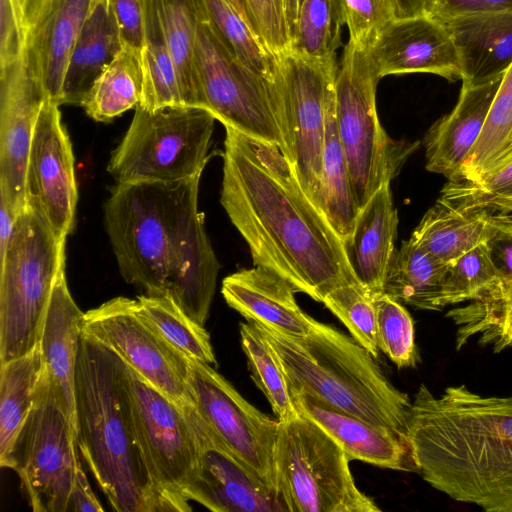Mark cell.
I'll use <instances>...</instances> for the list:
<instances>
[{"label": "cell", "instance_id": "11", "mask_svg": "<svg viewBox=\"0 0 512 512\" xmlns=\"http://www.w3.org/2000/svg\"><path fill=\"white\" fill-rule=\"evenodd\" d=\"M276 61L278 72L271 90L282 152L319 207L326 112L338 72L336 59L321 61L290 50Z\"/></svg>", "mask_w": 512, "mask_h": 512}, {"label": "cell", "instance_id": "13", "mask_svg": "<svg viewBox=\"0 0 512 512\" xmlns=\"http://www.w3.org/2000/svg\"><path fill=\"white\" fill-rule=\"evenodd\" d=\"M76 447L75 432L47 376L0 465L18 474L32 511L66 512L79 463Z\"/></svg>", "mask_w": 512, "mask_h": 512}, {"label": "cell", "instance_id": "44", "mask_svg": "<svg viewBox=\"0 0 512 512\" xmlns=\"http://www.w3.org/2000/svg\"><path fill=\"white\" fill-rule=\"evenodd\" d=\"M440 199L460 208L512 213V162L477 181L448 180Z\"/></svg>", "mask_w": 512, "mask_h": 512}, {"label": "cell", "instance_id": "2", "mask_svg": "<svg viewBox=\"0 0 512 512\" xmlns=\"http://www.w3.org/2000/svg\"><path fill=\"white\" fill-rule=\"evenodd\" d=\"M200 178L116 183L104 224L124 280L147 295H170L204 326L220 264L198 209Z\"/></svg>", "mask_w": 512, "mask_h": 512}, {"label": "cell", "instance_id": "29", "mask_svg": "<svg viewBox=\"0 0 512 512\" xmlns=\"http://www.w3.org/2000/svg\"><path fill=\"white\" fill-rule=\"evenodd\" d=\"M47 376L40 343L30 352L0 363V463L6 459Z\"/></svg>", "mask_w": 512, "mask_h": 512}, {"label": "cell", "instance_id": "45", "mask_svg": "<svg viewBox=\"0 0 512 512\" xmlns=\"http://www.w3.org/2000/svg\"><path fill=\"white\" fill-rule=\"evenodd\" d=\"M354 45L369 49L378 33L396 18V0H338Z\"/></svg>", "mask_w": 512, "mask_h": 512}, {"label": "cell", "instance_id": "49", "mask_svg": "<svg viewBox=\"0 0 512 512\" xmlns=\"http://www.w3.org/2000/svg\"><path fill=\"white\" fill-rule=\"evenodd\" d=\"M24 52L22 7L18 0H0V67Z\"/></svg>", "mask_w": 512, "mask_h": 512}, {"label": "cell", "instance_id": "52", "mask_svg": "<svg viewBox=\"0 0 512 512\" xmlns=\"http://www.w3.org/2000/svg\"><path fill=\"white\" fill-rule=\"evenodd\" d=\"M17 217L5 201L0 199V262L4 259L8 249Z\"/></svg>", "mask_w": 512, "mask_h": 512}, {"label": "cell", "instance_id": "54", "mask_svg": "<svg viewBox=\"0 0 512 512\" xmlns=\"http://www.w3.org/2000/svg\"><path fill=\"white\" fill-rule=\"evenodd\" d=\"M226 1L233 7V9L242 18V20L251 28V30L260 38V35L257 31L256 25H255V22L253 19V16L249 9L247 0H226Z\"/></svg>", "mask_w": 512, "mask_h": 512}, {"label": "cell", "instance_id": "18", "mask_svg": "<svg viewBox=\"0 0 512 512\" xmlns=\"http://www.w3.org/2000/svg\"><path fill=\"white\" fill-rule=\"evenodd\" d=\"M187 410L199 447L193 501L214 512H283L275 491L219 439L194 406Z\"/></svg>", "mask_w": 512, "mask_h": 512}, {"label": "cell", "instance_id": "30", "mask_svg": "<svg viewBox=\"0 0 512 512\" xmlns=\"http://www.w3.org/2000/svg\"><path fill=\"white\" fill-rule=\"evenodd\" d=\"M449 264L413 240L403 241L390 260L383 293L421 310H442L441 295Z\"/></svg>", "mask_w": 512, "mask_h": 512}, {"label": "cell", "instance_id": "24", "mask_svg": "<svg viewBox=\"0 0 512 512\" xmlns=\"http://www.w3.org/2000/svg\"><path fill=\"white\" fill-rule=\"evenodd\" d=\"M502 76L479 83H462L453 110L437 120L424 137L426 169L451 178L476 144L485 125Z\"/></svg>", "mask_w": 512, "mask_h": 512}, {"label": "cell", "instance_id": "7", "mask_svg": "<svg viewBox=\"0 0 512 512\" xmlns=\"http://www.w3.org/2000/svg\"><path fill=\"white\" fill-rule=\"evenodd\" d=\"M279 423L274 488L284 511H381L356 486L345 451L319 425L299 411Z\"/></svg>", "mask_w": 512, "mask_h": 512}, {"label": "cell", "instance_id": "17", "mask_svg": "<svg viewBox=\"0 0 512 512\" xmlns=\"http://www.w3.org/2000/svg\"><path fill=\"white\" fill-rule=\"evenodd\" d=\"M43 89L25 52L0 67V199L18 216L27 205L26 170Z\"/></svg>", "mask_w": 512, "mask_h": 512}, {"label": "cell", "instance_id": "15", "mask_svg": "<svg viewBox=\"0 0 512 512\" xmlns=\"http://www.w3.org/2000/svg\"><path fill=\"white\" fill-rule=\"evenodd\" d=\"M82 332L115 351L155 388L182 407L193 406L188 358L136 312L135 300L118 296L84 313Z\"/></svg>", "mask_w": 512, "mask_h": 512}, {"label": "cell", "instance_id": "20", "mask_svg": "<svg viewBox=\"0 0 512 512\" xmlns=\"http://www.w3.org/2000/svg\"><path fill=\"white\" fill-rule=\"evenodd\" d=\"M379 74L430 73L461 79L458 53L445 26L426 14L395 18L368 49Z\"/></svg>", "mask_w": 512, "mask_h": 512}, {"label": "cell", "instance_id": "40", "mask_svg": "<svg viewBox=\"0 0 512 512\" xmlns=\"http://www.w3.org/2000/svg\"><path fill=\"white\" fill-rule=\"evenodd\" d=\"M343 24L338 0H300L292 50L321 61L336 59Z\"/></svg>", "mask_w": 512, "mask_h": 512}, {"label": "cell", "instance_id": "34", "mask_svg": "<svg viewBox=\"0 0 512 512\" xmlns=\"http://www.w3.org/2000/svg\"><path fill=\"white\" fill-rule=\"evenodd\" d=\"M145 36L140 52L143 77L139 106L154 110L184 105L176 69L164 36L157 0H144Z\"/></svg>", "mask_w": 512, "mask_h": 512}, {"label": "cell", "instance_id": "9", "mask_svg": "<svg viewBox=\"0 0 512 512\" xmlns=\"http://www.w3.org/2000/svg\"><path fill=\"white\" fill-rule=\"evenodd\" d=\"M215 120L198 106H137L107 171L116 183L171 182L202 174Z\"/></svg>", "mask_w": 512, "mask_h": 512}, {"label": "cell", "instance_id": "42", "mask_svg": "<svg viewBox=\"0 0 512 512\" xmlns=\"http://www.w3.org/2000/svg\"><path fill=\"white\" fill-rule=\"evenodd\" d=\"M375 306L379 350L399 369L416 367L420 356L414 322L407 309L385 293L375 298Z\"/></svg>", "mask_w": 512, "mask_h": 512}, {"label": "cell", "instance_id": "10", "mask_svg": "<svg viewBox=\"0 0 512 512\" xmlns=\"http://www.w3.org/2000/svg\"><path fill=\"white\" fill-rule=\"evenodd\" d=\"M126 386L136 441L162 512H189L199 447L182 407L127 365Z\"/></svg>", "mask_w": 512, "mask_h": 512}, {"label": "cell", "instance_id": "27", "mask_svg": "<svg viewBox=\"0 0 512 512\" xmlns=\"http://www.w3.org/2000/svg\"><path fill=\"white\" fill-rule=\"evenodd\" d=\"M121 47L110 4L90 6L70 55L60 105H80L94 80Z\"/></svg>", "mask_w": 512, "mask_h": 512}, {"label": "cell", "instance_id": "21", "mask_svg": "<svg viewBox=\"0 0 512 512\" xmlns=\"http://www.w3.org/2000/svg\"><path fill=\"white\" fill-rule=\"evenodd\" d=\"M290 387V386H289ZM295 408L345 451L349 460L404 472H418L409 440L391 429L338 411L306 392L290 387Z\"/></svg>", "mask_w": 512, "mask_h": 512}, {"label": "cell", "instance_id": "51", "mask_svg": "<svg viewBox=\"0 0 512 512\" xmlns=\"http://www.w3.org/2000/svg\"><path fill=\"white\" fill-rule=\"evenodd\" d=\"M74 512H102L104 509L93 493L86 473L79 462L70 497V509Z\"/></svg>", "mask_w": 512, "mask_h": 512}, {"label": "cell", "instance_id": "5", "mask_svg": "<svg viewBox=\"0 0 512 512\" xmlns=\"http://www.w3.org/2000/svg\"><path fill=\"white\" fill-rule=\"evenodd\" d=\"M255 324L276 353L290 387L408 439L412 400L352 336L319 321L302 337Z\"/></svg>", "mask_w": 512, "mask_h": 512}, {"label": "cell", "instance_id": "26", "mask_svg": "<svg viewBox=\"0 0 512 512\" xmlns=\"http://www.w3.org/2000/svg\"><path fill=\"white\" fill-rule=\"evenodd\" d=\"M443 23L458 53L462 83L495 79L512 64V12L460 16Z\"/></svg>", "mask_w": 512, "mask_h": 512}, {"label": "cell", "instance_id": "36", "mask_svg": "<svg viewBox=\"0 0 512 512\" xmlns=\"http://www.w3.org/2000/svg\"><path fill=\"white\" fill-rule=\"evenodd\" d=\"M449 316L458 327L457 349L475 336L496 353L512 348V282L497 284L470 305L451 310Z\"/></svg>", "mask_w": 512, "mask_h": 512}, {"label": "cell", "instance_id": "31", "mask_svg": "<svg viewBox=\"0 0 512 512\" xmlns=\"http://www.w3.org/2000/svg\"><path fill=\"white\" fill-rule=\"evenodd\" d=\"M319 208L343 242L347 240L353 232L360 209L353 193L347 160L338 135L335 86L326 112Z\"/></svg>", "mask_w": 512, "mask_h": 512}, {"label": "cell", "instance_id": "46", "mask_svg": "<svg viewBox=\"0 0 512 512\" xmlns=\"http://www.w3.org/2000/svg\"><path fill=\"white\" fill-rule=\"evenodd\" d=\"M499 283L512 282V221L507 214L493 215L483 242Z\"/></svg>", "mask_w": 512, "mask_h": 512}, {"label": "cell", "instance_id": "47", "mask_svg": "<svg viewBox=\"0 0 512 512\" xmlns=\"http://www.w3.org/2000/svg\"><path fill=\"white\" fill-rule=\"evenodd\" d=\"M257 31L266 48L276 58L292 50L275 0H247Z\"/></svg>", "mask_w": 512, "mask_h": 512}, {"label": "cell", "instance_id": "56", "mask_svg": "<svg viewBox=\"0 0 512 512\" xmlns=\"http://www.w3.org/2000/svg\"><path fill=\"white\" fill-rule=\"evenodd\" d=\"M508 215V218L510 221H512V213L511 214H507Z\"/></svg>", "mask_w": 512, "mask_h": 512}, {"label": "cell", "instance_id": "57", "mask_svg": "<svg viewBox=\"0 0 512 512\" xmlns=\"http://www.w3.org/2000/svg\"><path fill=\"white\" fill-rule=\"evenodd\" d=\"M18 1L20 2V4H21V7H22V3H23V1H24V0H18Z\"/></svg>", "mask_w": 512, "mask_h": 512}, {"label": "cell", "instance_id": "53", "mask_svg": "<svg viewBox=\"0 0 512 512\" xmlns=\"http://www.w3.org/2000/svg\"><path fill=\"white\" fill-rule=\"evenodd\" d=\"M427 0H396V18H406L425 14Z\"/></svg>", "mask_w": 512, "mask_h": 512}, {"label": "cell", "instance_id": "38", "mask_svg": "<svg viewBox=\"0 0 512 512\" xmlns=\"http://www.w3.org/2000/svg\"><path fill=\"white\" fill-rule=\"evenodd\" d=\"M241 347L256 386L279 421L297 413L284 369L266 337L253 322L239 324Z\"/></svg>", "mask_w": 512, "mask_h": 512}, {"label": "cell", "instance_id": "1", "mask_svg": "<svg viewBox=\"0 0 512 512\" xmlns=\"http://www.w3.org/2000/svg\"><path fill=\"white\" fill-rule=\"evenodd\" d=\"M220 202L255 266L317 302L356 281L344 243L280 147L225 127Z\"/></svg>", "mask_w": 512, "mask_h": 512}, {"label": "cell", "instance_id": "16", "mask_svg": "<svg viewBox=\"0 0 512 512\" xmlns=\"http://www.w3.org/2000/svg\"><path fill=\"white\" fill-rule=\"evenodd\" d=\"M27 203L66 240L78 201L74 156L59 105L45 100L34 128L26 170Z\"/></svg>", "mask_w": 512, "mask_h": 512}, {"label": "cell", "instance_id": "12", "mask_svg": "<svg viewBox=\"0 0 512 512\" xmlns=\"http://www.w3.org/2000/svg\"><path fill=\"white\" fill-rule=\"evenodd\" d=\"M196 3L195 58L203 99L224 127L283 150L270 84L246 67L225 44Z\"/></svg>", "mask_w": 512, "mask_h": 512}, {"label": "cell", "instance_id": "32", "mask_svg": "<svg viewBox=\"0 0 512 512\" xmlns=\"http://www.w3.org/2000/svg\"><path fill=\"white\" fill-rule=\"evenodd\" d=\"M512 162V64L504 72L483 130L448 180L477 181Z\"/></svg>", "mask_w": 512, "mask_h": 512}, {"label": "cell", "instance_id": "37", "mask_svg": "<svg viewBox=\"0 0 512 512\" xmlns=\"http://www.w3.org/2000/svg\"><path fill=\"white\" fill-rule=\"evenodd\" d=\"M135 308L146 323L182 354L210 365L217 364L208 331L170 295H140L135 299Z\"/></svg>", "mask_w": 512, "mask_h": 512}, {"label": "cell", "instance_id": "50", "mask_svg": "<svg viewBox=\"0 0 512 512\" xmlns=\"http://www.w3.org/2000/svg\"><path fill=\"white\" fill-rule=\"evenodd\" d=\"M496 12H512V0H427L425 14L444 22L448 19Z\"/></svg>", "mask_w": 512, "mask_h": 512}, {"label": "cell", "instance_id": "3", "mask_svg": "<svg viewBox=\"0 0 512 512\" xmlns=\"http://www.w3.org/2000/svg\"><path fill=\"white\" fill-rule=\"evenodd\" d=\"M408 440L431 487L487 512H512V395L483 396L462 384L436 396L421 384Z\"/></svg>", "mask_w": 512, "mask_h": 512}, {"label": "cell", "instance_id": "33", "mask_svg": "<svg viewBox=\"0 0 512 512\" xmlns=\"http://www.w3.org/2000/svg\"><path fill=\"white\" fill-rule=\"evenodd\" d=\"M142 91L140 52L122 45L94 80L80 105L93 120L109 122L139 106Z\"/></svg>", "mask_w": 512, "mask_h": 512}, {"label": "cell", "instance_id": "6", "mask_svg": "<svg viewBox=\"0 0 512 512\" xmlns=\"http://www.w3.org/2000/svg\"><path fill=\"white\" fill-rule=\"evenodd\" d=\"M65 241L27 203L0 262V363L39 343L55 282L65 268Z\"/></svg>", "mask_w": 512, "mask_h": 512}, {"label": "cell", "instance_id": "41", "mask_svg": "<svg viewBox=\"0 0 512 512\" xmlns=\"http://www.w3.org/2000/svg\"><path fill=\"white\" fill-rule=\"evenodd\" d=\"M374 358L379 356L375 298L357 281L339 285L322 302Z\"/></svg>", "mask_w": 512, "mask_h": 512}, {"label": "cell", "instance_id": "8", "mask_svg": "<svg viewBox=\"0 0 512 512\" xmlns=\"http://www.w3.org/2000/svg\"><path fill=\"white\" fill-rule=\"evenodd\" d=\"M380 79L369 51L348 41L335 81V110L359 209L384 184H390L416 148L415 144L391 139L383 129L376 110Z\"/></svg>", "mask_w": 512, "mask_h": 512}, {"label": "cell", "instance_id": "55", "mask_svg": "<svg viewBox=\"0 0 512 512\" xmlns=\"http://www.w3.org/2000/svg\"><path fill=\"white\" fill-rule=\"evenodd\" d=\"M98 3H107V4H110V0H91V4H90V6H93V5L98 4Z\"/></svg>", "mask_w": 512, "mask_h": 512}, {"label": "cell", "instance_id": "19", "mask_svg": "<svg viewBox=\"0 0 512 512\" xmlns=\"http://www.w3.org/2000/svg\"><path fill=\"white\" fill-rule=\"evenodd\" d=\"M91 0H24V52L45 98L60 106L70 55Z\"/></svg>", "mask_w": 512, "mask_h": 512}, {"label": "cell", "instance_id": "22", "mask_svg": "<svg viewBox=\"0 0 512 512\" xmlns=\"http://www.w3.org/2000/svg\"><path fill=\"white\" fill-rule=\"evenodd\" d=\"M221 293L228 306L246 321L286 336H305L317 322L297 304L296 288L279 274L261 266L225 277Z\"/></svg>", "mask_w": 512, "mask_h": 512}, {"label": "cell", "instance_id": "48", "mask_svg": "<svg viewBox=\"0 0 512 512\" xmlns=\"http://www.w3.org/2000/svg\"><path fill=\"white\" fill-rule=\"evenodd\" d=\"M110 9L122 45L141 52L145 36L144 0H110Z\"/></svg>", "mask_w": 512, "mask_h": 512}, {"label": "cell", "instance_id": "35", "mask_svg": "<svg viewBox=\"0 0 512 512\" xmlns=\"http://www.w3.org/2000/svg\"><path fill=\"white\" fill-rule=\"evenodd\" d=\"M157 6L183 104L203 108L195 58V0H157Z\"/></svg>", "mask_w": 512, "mask_h": 512}, {"label": "cell", "instance_id": "14", "mask_svg": "<svg viewBox=\"0 0 512 512\" xmlns=\"http://www.w3.org/2000/svg\"><path fill=\"white\" fill-rule=\"evenodd\" d=\"M187 379L194 407L201 419L275 491L274 450L279 420L250 404L210 364L188 358Z\"/></svg>", "mask_w": 512, "mask_h": 512}, {"label": "cell", "instance_id": "43", "mask_svg": "<svg viewBox=\"0 0 512 512\" xmlns=\"http://www.w3.org/2000/svg\"><path fill=\"white\" fill-rule=\"evenodd\" d=\"M499 283L484 243L448 265L441 305L459 304L482 297Z\"/></svg>", "mask_w": 512, "mask_h": 512}, {"label": "cell", "instance_id": "28", "mask_svg": "<svg viewBox=\"0 0 512 512\" xmlns=\"http://www.w3.org/2000/svg\"><path fill=\"white\" fill-rule=\"evenodd\" d=\"M494 214L486 209L460 208L439 198L410 239L437 260L450 264L485 241Z\"/></svg>", "mask_w": 512, "mask_h": 512}, {"label": "cell", "instance_id": "23", "mask_svg": "<svg viewBox=\"0 0 512 512\" xmlns=\"http://www.w3.org/2000/svg\"><path fill=\"white\" fill-rule=\"evenodd\" d=\"M84 312L67 286L65 268L59 273L40 338L50 386L76 435L75 373Z\"/></svg>", "mask_w": 512, "mask_h": 512}, {"label": "cell", "instance_id": "39", "mask_svg": "<svg viewBox=\"0 0 512 512\" xmlns=\"http://www.w3.org/2000/svg\"><path fill=\"white\" fill-rule=\"evenodd\" d=\"M205 14L237 58L270 86L278 72L276 58L226 0H199Z\"/></svg>", "mask_w": 512, "mask_h": 512}, {"label": "cell", "instance_id": "4", "mask_svg": "<svg viewBox=\"0 0 512 512\" xmlns=\"http://www.w3.org/2000/svg\"><path fill=\"white\" fill-rule=\"evenodd\" d=\"M127 364L82 332L76 373V444L117 512H162L139 450L128 401Z\"/></svg>", "mask_w": 512, "mask_h": 512}, {"label": "cell", "instance_id": "25", "mask_svg": "<svg viewBox=\"0 0 512 512\" xmlns=\"http://www.w3.org/2000/svg\"><path fill=\"white\" fill-rule=\"evenodd\" d=\"M397 226L390 184H384L360 209L352 234L343 242L356 281L374 298L383 294Z\"/></svg>", "mask_w": 512, "mask_h": 512}]
</instances>
